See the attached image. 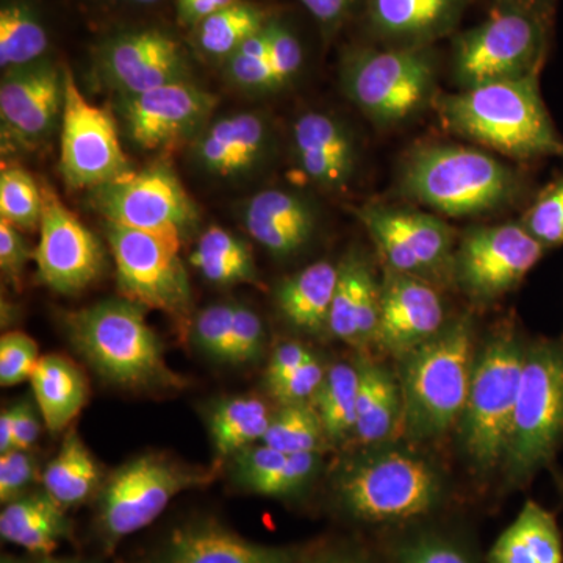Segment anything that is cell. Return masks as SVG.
I'll list each match as a JSON object with an SVG mask.
<instances>
[{"instance_id": "obj_1", "label": "cell", "mask_w": 563, "mask_h": 563, "mask_svg": "<svg viewBox=\"0 0 563 563\" xmlns=\"http://www.w3.org/2000/svg\"><path fill=\"white\" fill-rule=\"evenodd\" d=\"M437 110L450 131L507 157L563 158L537 74L440 96Z\"/></svg>"}, {"instance_id": "obj_56", "label": "cell", "mask_w": 563, "mask_h": 563, "mask_svg": "<svg viewBox=\"0 0 563 563\" xmlns=\"http://www.w3.org/2000/svg\"><path fill=\"white\" fill-rule=\"evenodd\" d=\"M310 563H365L361 559L352 558V555L343 554H331L324 555V558L317 559V561Z\"/></svg>"}, {"instance_id": "obj_14", "label": "cell", "mask_w": 563, "mask_h": 563, "mask_svg": "<svg viewBox=\"0 0 563 563\" xmlns=\"http://www.w3.org/2000/svg\"><path fill=\"white\" fill-rule=\"evenodd\" d=\"M547 247L523 224L473 229L454 254L453 272L477 301H493L517 287Z\"/></svg>"}, {"instance_id": "obj_37", "label": "cell", "mask_w": 563, "mask_h": 563, "mask_svg": "<svg viewBox=\"0 0 563 563\" xmlns=\"http://www.w3.org/2000/svg\"><path fill=\"white\" fill-rule=\"evenodd\" d=\"M329 442L313 402L280 406L274 413L262 444L285 454L320 453Z\"/></svg>"}, {"instance_id": "obj_45", "label": "cell", "mask_w": 563, "mask_h": 563, "mask_svg": "<svg viewBox=\"0 0 563 563\" xmlns=\"http://www.w3.org/2000/svg\"><path fill=\"white\" fill-rule=\"evenodd\" d=\"M263 343H265V331H263L261 318L250 307L236 303L232 339L224 361L235 365L254 362L255 358L261 357Z\"/></svg>"}, {"instance_id": "obj_50", "label": "cell", "mask_w": 563, "mask_h": 563, "mask_svg": "<svg viewBox=\"0 0 563 563\" xmlns=\"http://www.w3.org/2000/svg\"><path fill=\"white\" fill-rule=\"evenodd\" d=\"M32 258L29 244L21 231L0 220V268L10 280L20 282L25 265Z\"/></svg>"}, {"instance_id": "obj_30", "label": "cell", "mask_w": 563, "mask_h": 563, "mask_svg": "<svg viewBox=\"0 0 563 563\" xmlns=\"http://www.w3.org/2000/svg\"><path fill=\"white\" fill-rule=\"evenodd\" d=\"M562 539L553 515L533 501L493 544L488 563H562Z\"/></svg>"}, {"instance_id": "obj_2", "label": "cell", "mask_w": 563, "mask_h": 563, "mask_svg": "<svg viewBox=\"0 0 563 563\" xmlns=\"http://www.w3.org/2000/svg\"><path fill=\"white\" fill-rule=\"evenodd\" d=\"M70 343L99 376L129 388H180L179 374L166 365L161 339L143 307L128 299H109L69 313Z\"/></svg>"}, {"instance_id": "obj_18", "label": "cell", "mask_w": 563, "mask_h": 563, "mask_svg": "<svg viewBox=\"0 0 563 563\" xmlns=\"http://www.w3.org/2000/svg\"><path fill=\"white\" fill-rule=\"evenodd\" d=\"M66 74L51 60L7 69L0 81L2 141L33 147L49 139L65 109Z\"/></svg>"}, {"instance_id": "obj_15", "label": "cell", "mask_w": 563, "mask_h": 563, "mask_svg": "<svg viewBox=\"0 0 563 563\" xmlns=\"http://www.w3.org/2000/svg\"><path fill=\"white\" fill-rule=\"evenodd\" d=\"M393 272L421 277L453 269V229L432 217L396 207L365 206L354 210Z\"/></svg>"}, {"instance_id": "obj_19", "label": "cell", "mask_w": 563, "mask_h": 563, "mask_svg": "<svg viewBox=\"0 0 563 563\" xmlns=\"http://www.w3.org/2000/svg\"><path fill=\"white\" fill-rule=\"evenodd\" d=\"M442 298L428 280L393 272L380 285V317L376 343L402 358L442 331Z\"/></svg>"}, {"instance_id": "obj_8", "label": "cell", "mask_w": 563, "mask_h": 563, "mask_svg": "<svg viewBox=\"0 0 563 563\" xmlns=\"http://www.w3.org/2000/svg\"><path fill=\"white\" fill-rule=\"evenodd\" d=\"M214 473L173 461L168 455L143 454L125 463L102 485L98 525L107 544L154 523L180 493L203 487Z\"/></svg>"}, {"instance_id": "obj_39", "label": "cell", "mask_w": 563, "mask_h": 563, "mask_svg": "<svg viewBox=\"0 0 563 563\" xmlns=\"http://www.w3.org/2000/svg\"><path fill=\"white\" fill-rule=\"evenodd\" d=\"M43 192L31 173L20 165H3L0 172V220L21 232L40 229Z\"/></svg>"}, {"instance_id": "obj_27", "label": "cell", "mask_w": 563, "mask_h": 563, "mask_svg": "<svg viewBox=\"0 0 563 563\" xmlns=\"http://www.w3.org/2000/svg\"><path fill=\"white\" fill-rule=\"evenodd\" d=\"M31 383L41 418L52 433L68 428L87 402L88 384L84 373L63 355H43Z\"/></svg>"}, {"instance_id": "obj_59", "label": "cell", "mask_w": 563, "mask_h": 563, "mask_svg": "<svg viewBox=\"0 0 563 563\" xmlns=\"http://www.w3.org/2000/svg\"><path fill=\"white\" fill-rule=\"evenodd\" d=\"M217 2L220 3L221 9H224V7L232 5L236 0H217Z\"/></svg>"}, {"instance_id": "obj_23", "label": "cell", "mask_w": 563, "mask_h": 563, "mask_svg": "<svg viewBox=\"0 0 563 563\" xmlns=\"http://www.w3.org/2000/svg\"><path fill=\"white\" fill-rule=\"evenodd\" d=\"M243 217L252 239L279 258L298 254L312 240L317 228L312 206L301 196L285 190H265L252 196Z\"/></svg>"}, {"instance_id": "obj_6", "label": "cell", "mask_w": 563, "mask_h": 563, "mask_svg": "<svg viewBox=\"0 0 563 563\" xmlns=\"http://www.w3.org/2000/svg\"><path fill=\"white\" fill-rule=\"evenodd\" d=\"M347 514L366 523H398L431 512L442 493L428 462L401 451H379L347 463L335 483Z\"/></svg>"}, {"instance_id": "obj_16", "label": "cell", "mask_w": 563, "mask_h": 563, "mask_svg": "<svg viewBox=\"0 0 563 563\" xmlns=\"http://www.w3.org/2000/svg\"><path fill=\"white\" fill-rule=\"evenodd\" d=\"M41 192L40 242L33 254L40 279L51 290L74 295L101 276L102 246L49 184H41Z\"/></svg>"}, {"instance_id": "obj_44", "label": "cell", "mask_w": 563, "mask_h": 563, "mask_svg": "<svg viewBox=\"0 0 563 563\" xmlns=\"http://www.w3.org/2000/svg\"><path fill=\"white\" fill-rule=\"evenodd\" d=\"M235 314L236 303H214L198 313L192 331L195 342L201 351L218 361H224L232 339Z\"/></svg>"}, {"instance_id": "obj_40", "label": "cell", "mask_w": 563, "mask_h": 563, "mask_svg": "<svg viewBox=\"0 0 563 563\" xmlns=\"http://www.w3.org/2000/svg\"><path fill=\"white\" fill-rule=\"evenodd\" d=\"M269 51H272V38L266 24L261 33L247 40L232 57L228 58V74L233 84L246 90H277L279 85H277Z\"/></svg>"}, {"instance_id": "obj_32", "label": "cell", "mask_w": 563, "mask_h": 563, "mask_svg": "<svg viewBox=\"0 0 563 563\" xmlns=\"http://www.w3.org/2000/svg\"><path fill=\"white\" fill-rule=\"evenodd\" d=\"M102 474L79 433L70 431L43 473L44 492L63 509L79 506L101 487Z\"/></svg>"}, {"instance_id": "obj_43", "label": "cell", "mask_w": 563, "mask_h": 563, "mask_svg": "<svg viewBox=\"0 0 563 563\" xmlns=\"http://www.w3.org/2000/svg\"><path fill=\"white\" fill-rule=\"evenodd\" d=\"M41 361L40 347L27 333L13 331L0 339V385L13 387L25 383Z\"/></svg>"}, {"instance_id": "obj_53", "label": "cell", "mask_w": 563, "mask_h": 563, "mask_svg": "<svg viewBox=\"0 0 563 563\" xmlns=\"http://www.w3.org/2000/svg\"><path fill=\"white\" fill-rule=\"evenodd\" d=\"M314 20L324 25H335L350 13L354 0H299Z\"/></svg>"}, {"instance_id": "obj_52", "label": "cell", "mask_w": 563, "mask_h": 563, "mask_svg": "<svg viewBox=\"0 0 563 563\" xmlns=\"http://www.w3.org/2000/svg\"><path fill=\"white\" fill-rule=\"evenodd\" d=\"M13 413L14 450L31 451L40 439V418L38 407H33L31 402H18L11 407Z\"/></svg>"}, {"instance_id": "obj_22", "label": "cell", "mask_w": 563, "mask_h": 563, "mask_svg": "<svg viewBox=\"0 0 563 563\" xmlns=\"http://www.w3.org/2000/svg\"><path fill=\"white\" fill-rule=\"evenodd\" d=\"M292 150L306 179L322 190H346L357 152L342 122L314 111L302 114L292 125Z\"/></svg>"}, {"instance_id": "obj_7", "label": "cell", "mask_w": 563, "mask_h": 563, "mask_svg": "<svg viewBox=\"0 0 563 563\" xmlns=\"http://www.w3.org/2000/svg\"><path fill=\"white\" fill-rule=\"evenodd\" d=\"M563 440V342L542 340L528 346L512 432L507 473L523 483L551 462Z\"/></svg>"}, {"instance_id": "obj_17", "label": "cell", "mask_w": 563, "mask_h": 563, "mask_svg": "<svg viewBox=\"0 0 563 563\" xmlns=\"http://www.w3.org/2000/svg\"><path fill=\"white\" fill-rule=\"evenodd\" d=\"M217 96L190 80L122 98L129 136L144 151H165L201 131L217 106Z\"/></svg>"}, {"instance_id": "obj_12", "label": "cell", "mask_w": 563, "mask_h": 563, "mask_svg": "<svg viewBox=\"0 0 563 563\" xmlns=\"http://www.w3.org/2000/svg\"><path fill=\"white\" fill-rule=\"evenodd\" d=\"M65 109L60 132V174L73 190L96 188L133 172L109 111L87 101L73 73L65 69Z\"/></svg>"}, {"instance_id": "obj_38", "label": "cell", "mask_w": 563, "mask_h": 563, "mask_svg": "<svg viewBox=\"0 0 563 563\" xmlns=\"http://www.w3.org/2000/svg\"><path fill=\"white\" fill-rule=\"evenodd\" d=\"M266 27L262 11L233 2L199 24V44L213 57H232L252 36Z\"/></svg>"}, {"instance_id": "obj_3", "label": "cell", "mask_w": 563, "mask_h": 563, "mask_svg": "<svg viewBox=\"0 0 563 563\" xmlns=\"http://www.w3.org/2000/svg\"><path fill=\"white\" fill-rule=\"evenodd\" d=\"M473 324L457 318L401 358L402 426L417 440L442 435L461 420L472 384Z\"/></svg>"}, {"instance_id": "obj_58", "label": "cell", "mask_w": 563, "mask_h": 563, "mask_svg": "<svg viewBox=\"0 0 563 563\" xmlns=\"http://www.w3.org/2000/svg\"><path fill=\"white\" fill-rule=\"evenodd\" d=\"M40 563H92L87 561H81V559H52L46 558L43 559Z\"/></svg>"}, {"instance_id": "obj_20", "label": "cell", "mask_w": 563, "mask_h": 563, "mask_svg": "<svg viewBox=\"0 0 563 563\" xmlns=\"http://www.w3.org/2000/svg\"><path fill=\"white\" fill-rule=\"evenodd\" d=\"M101 66L103 77L121 98L188 80L179 43L158 31L131 32L111 40L102 52Z\"/></svg>"}, {"instance_id": "obj_25", "label": "cell", "mask_w": 563, "mask_h": 563, "mask_svg": "<svg viewBox=\"0 0 563 563\" xmlns=\"http://www.w3.org/2000/svg\"><path fill=\"white\" fill-rule=\"evenodd\" d=\"M269 132L255 113H240L214 122L196 141L195 155L207 173L236 177L252 172L265 158Z\"/></svg>"}, {"instance_id": "obj_35", "label": "cell", "mask_w": 563, "mask_h": 563, "mask_svg": "<svg viewBox=\"0 0 563 563\" xmlns=\"http://www.w3.org/2000/svg\"><path fill=\"white\" fill-rule=\"evenodd\" d=\"M358 387V366L336 363L325 369L324 380L312 402L320 413L329 442L343 443L354 435Z\"/></svg>"}, {"instance_id": "obj_54", "label": "cell", "mask_w": 563, "mask_h": 563, "mask_svg": "<svg viewBox=\"0 0 563 563\" xmlns=\"http://www.w3.org/2000/svg\"><path fill=\"white\" fill-rule=\"evenodd\" d=\"M218 10L221 7L217 0H179L180 20L188 24H201Z\"/></svg>"}, {"instance_id": "obj_10", "label": "cell", "mask_w": 563, "mask_h": 563, "mask_svg": "<svg viewBox=\"0 0 563 563\" xmlns=\"http://www.w3.org/2000/svg\"><path fill=\"white\" fill-rule=\"evenodd\" d=\"M107 239L117 266L121 298L143 309L187 320L191 287L179 255L181 235L135 231L107 222Z\"/></svg>"}, {"instance_id": "obj_60", "label": "cell", "mask_w": 563, "mask_h": 563, "mask_svg": "<svg viewBox=\"0 0 563 563\" xmlns=\"http://www.w3.org/2000/svg\"><path fill=\"white\" fill-rule=\"evenodd\" d=\"M135 2H140V3H154V2H158V0H135Z\"/></svg>"}, {"instance_id": "obj_28", "label": "cell", "mask_w": 563, "mask_h": 563, "mask_svg": "<svg viewBox=\"0 0 563 563\" xmlns=\"http://www.w3.org/2000/svg\"><path fill=\"white\" fill-rule=\"evenodd\" d=\"M336 284L339 266L333 263L322 261L306 266L277 288L280 313L299 331H322L328 328Z\"/></svg>"}, {"instance_id": "obj_41", "label": "cell", "mask_w": 563, "mask_h": 563, "mask_svg": "<svg viewBox=\"0 0 563 563\" xmlns=\"http://www.w3.org/2000/svg\"><path fill=\"white\" fill-rule=\"evenodd\" d=\"M288 454L266 444H254L235 455L239 483L257 495L273 496L274 487L284 472Z\"/></svg>"}, {"instance_id": "obj_55", "label": "cell", "mask_w": 563, "mask_h": 563, "mask_svg": "<svg viewBox=\"0 0 563 563\" xmlns=\"http://www.w3.org/2000/svg\"><path fill=\"white\" fill-rule=\"evenodd\" d=\"M14 450L13 413L11 407L0 415V454Z\"/></svg>"}, {"instance_id": "obj_4", "label": "cell", "mask_w": 563, "mask_h": 563, "mask_svg": "<svg viewBox=\"0 0 563 563\" xmlns=\"http://www.w3.org/2000/svg\"><path fill=\"white\" fill-rule=\"evenodd\" d=\"M404 195L448 217H476L512 201L520 181L498 158L473 147L432 144L415 150L399 176Z\"/></svg>"}, {"instance_id": "obj_13", "label": "cell", "mask_w": 563, "mask_h": 563, "mask_svg": "<svg viewBox=\"0 0 563 563\" xmlns=\"http://www.w3.org/2000/svg\"><path fill=\"white\" fill-rule=\"evenodd\" d=\"M96 209L109 224L143 232H176L184 239L196 228L198 207L172 168L154 165L96 188Z\"/></svg>"}, {"instance_id": "obj_31", "label": "cell", "mask_w": 563, "mask_h": 563, "mask_svg": "<svg viewBox=\"0 0 563 563\" xmlns=\"http://www.w3.org/2000/svg\"><path fill=\"white\" fill-rule=\"evenodd\" d=\"M357 417L354 437L362 444H379L390 439L398 426H402L401 384L383 366L373 363L358 365Z\"/></svg>"}, {"instance_id": "obj_34", "label": "cell", "mask_w": 563, "mask_h": 563, "mask_svg": "<svg viewBox=\"0 0 563 563\" xmlns=\"http://www.w3.org/2000/svg\"><path fill=\"white\" fill-rule=\"evenodd\" d=\"M190 262L211 284H255L258 279L250 246L218 225L202 233Z\"/></svg>"}, {"instance_id": "obj_49", "label": "cell", "mask_w": 563, "mask_h": 563, "mask_svg": "<svg viewBox=\"0 0 563 563\" xmlns=\"http://www.w3.org/2000/svg\"><path fill=\"white\" fill-rule=\"evenodd\" d=\"M399 563H470L454 544L437 537H420L399 550Z\"/></svg>"}, {"instance_id": "obj_33", "label": "cell", "mask_w": 563, "mask_h": 563, "mask_svg": "<svg viewBox=\"0 0 563 563\" xmlns=\"http://www.w3.org/2000/svg\"><path fill=\"white\" fill-rule=\"evenodd\" d=\"M268 406L255 396H236L211 410L209 429L218 459L236 454L262 443L273 418Z\"/></svg>"}, {"instance_id": "obj_11", "label": "cell", "mask_w": 563, "mask_h": 563, "mask_svg": "<svg viewBox=\"0 0 563 563\" xmlns=\"http://www.w3.org/2000/svg\"><path fill=\"white\" fill-rule=\"evenodd\" d=\"M543 51L544 31L536 11L514 7L459 38L454 77L462 90L523 79L539 74Z\"/></svg>"}, {"instance_id": "obj_24", "label": "cell", "mask_w": 563, "mask_h": 563, "mask_svg": "<svg viewBox=\"0 0 563 563\" xmlns=\"http://www.w3.org/2000/svg\"><path fill=\"white\" fill-rule=\"evenodd\" d=\"M379 317L380 287L372 266L361 255H351L339 265L328 329L351 346H368L376 343Z\"/></svg>"}, {"instance_id": "obj_29", "label": "cell", "mask_w": 563, "mask_h": 563, "mask_svg": "<svg viewBox=\"0 0 563 563\" xmlns=\"http://www.w3.org/2000/svg\"><path fill=\"white\" fill-rule=\"evenodd\" d=\"M463 0H369L374 27L390 38L421 43L453 27Z\"/></svg>"}, {"instance_id": "obj_51", "label": "cell", "mask_w": 563, "mask_h": 563, "mask_svg": "<svg viewBox=\"0 0 563 563\" xmlns=\"http://www.w3.org/2000/svg\"><path fill=\"white\" fill-rule=\"evenodd\" d=\"M313 355V352L301 343L288 342L279 344L276 351L273 352L272 361L266 366V388L273 391L274 388L279 387L299 366L303 365L309 358H312Z\"/></svg>"}, {"instance_id": "obj_57", "label": "cell", "mask_w": 563, "mask_h": 563, "mask_svg": "<svg viewBox=\"0 0 563 563\" xmlns=\"http://www.w3.org/2000/svg\"><path fill=\"white\" fill-rule=\"evenodd\" d=\"M547 0H512L514 7L529 11H536L537 7L542 5Z\"/></svg>"}, {"instance_id": "obj_21", "label": "cell", "mask_w": 563, "mask_h": 563, "mask_svg": "<svg viewBox=\"0 0 563 563\" xmlns=\"http://www.w3.org/2000/svg\"><path fill=\"white\" fill-rule=\"evenodd\" d=\"M151 563H296V553L250 542L206 520L174 529Z\"/></svg>"}, {"instance_id": "obj_36", "label": "cell", "mask_w": 563, "mask_h": 563, "mask_svg": "<svg viewBox=\"0 0 563 563\" xmlns=\"http://www.w3.org/2000/svg\"><path fill=\"white\" fill-rule=\"evenodd\" d=\"M49 47L46 29L31 7L7 3L0 10V66L3 70L31 65Z\"/></svg>"}, {"instance_id": "obj_42", "label": "cell", "mask_w": 563, "mask_h": 563, "mask_svg": "<svg viewBox=\"0 0 563 563\" xmlns=\"http://www.w3.org/2000/svg\"><path fill=\"white\" fill-rule=\"evenodd\" d=\"M523 225L544 247L563 244V179L539 196L526 213Z\"/></svg>"}, {"instance_id": "obj_48", "label": "cell", "mask_w": 563, "mask_h": 563, "mask_svg": "<svg viewBox=\"0 0 563 563\" xmlns=\"http://www.w3.org/2000/svg\"><path fill=\"white\" fill-rule=\"evenodd\" d=\"M272 38V57L277 85L285 87L299 73L302 66V49L299 41L288 29L280 24H268Z\"/></svg>"}, {"instance_id": "obj_47", "label": "cell", "mask_w": 563, "mask_h": 563, "mask_svg": "<svg viewBox=\"0 0 563 563\" xmlns=\"http://www.w3.org/2000/svg\"><path fill=\"white\" fill-rule=\"evenodd\" d=\"M324 376L325 369L313 355L312 358L299 366L285 383L269 393L280 406L312 402L314 395L320 390Z\"/></svg>"}, {"instance_id": "obj_9", "label": "cell", "mask_w": 563, "mask_h": 563, "mask_svg": "<svg viewBox=\"0 0 563 563\" xmlns=\"http://www.w3.org/2000/svg\"><path fill=\"white\" fill-rule=\"evenodd\" d=\"M342 87L366 118L379 125L398 124L431 101L435 63L418 46L357 52L344 62Z\"/></svg>"}, {"instance_id": "obj_26", "label": "cell", "mask_w": 563, "mask_h": 563, "mask_svg": "<svg viewBox=\"0 0 563 563\" xmlns=\"http://www.w3.org/2000/svg\"><path fill=\"white\" fill-rule=\"evenodd\" d=\"M65 512L46 492L22 495L3 507L0 536L29 553L51 555L70 536Z\"/></svg>"}, {"instance_id": "obj_5", "label": "cell", "mask_w": 563, "mask_h": 563, "mask_svg": "<svg viewBox=\"0 0 563 563\" xmlns=\"http://www.w3.org/2000/svg\"><path fill=\"white\" fill-rule=\"evenodd\" d=\"M526 350L517 333H495L474 361L472 384L462 415V440L466 453L481 470L495 468L504 462Z\"/></svg>"}, {"instance_id": "obj_46", "label": "cell", "mask_w": 563, "mask_h": 563, "mask_svg": "<svg viewBox=\"0 0 563 563\" xmlns=\"http://www.w3.org/2000/svg\"><path fill=\"white\" fill-rule=\"evenodd\" d=\"M38 463L31 451L13 450L0 454V501L3 506L25 495V488L36 479Z\"/></svg>"}]
</instances>
